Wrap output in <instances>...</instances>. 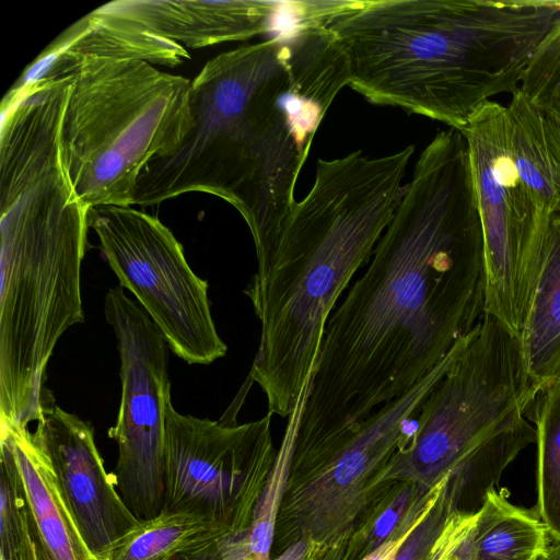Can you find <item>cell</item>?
<instances>
[{"label":"cell","instance_id":"cell-1","mask_svg":"<svg viewBox=\"0 0 560 560\" xmlns=\"http://www.w3.org/2000/svg\"><path fill=\"white\" fill-rule=\"evenodd\" d=\"M327 319L287 431L293 455L329 452L422 382L483 317L482 225L462 131L439 132L376 244Z\"/></svg>","mask_w":560,"mask_h":560},{"label":"cell","instance_id":"cell-2","mask_svg":"<svg viewBox=\"0 0 560 560\" xmlns=\"http://www.w3.org/2000/svg\"><path fill=\"white\" fill-rule=\"evenodd\" d=\"M415 147L382 158L362 150L319 159L315 180L294 201L269 257L244 290L260 322L249 378L268 412L290 418L302 406L328 317L374 248L405 194Z\"/></svg>","mask_w":560,"mask_h":560},{"label":"cell","instance_id":"cell-3","mask_svg":"<svg viewBox=\"0 0 560 560\" xmlns=\"http://www.w3.org/2000/svg\"><path fill=\"white\" fill-rule=\"evenodd\" d=\"M560 0H358L327 25L370 103L464 129L493 95L518 89Z\"/></svg>","mask_w":560,"mask_h":560},{"label":"cell","instance_id":"cell-4","mask_svg":"<svg viewBox=\"0 0 560 560\" xmlns=\"http://www.w3.org/2000/svg\"><path fill=\"white\" fill-rule=\"evenodd\" d=\"M285 34L210 59L191 81L192 127L172 154L140 173L135 205L200 191L222 198L252 233L257 264L270 255L305 158L283 105Z\"/></svg>","mask_w":560,"mask_h":560},{"label":"cell","instance_id":"cell-5","mask_svg":"<svg viewBox=\"0 0 560 560\" xmlns=\"http://www.w3.org/2000/svg\"><path fill=\"white\" fill-rule=\"evenodd\" d=\"M89 211L59 147L31 143L0 159V425L52 410L45 387L55 346L84 320L81 265Z\"/></svg>","mask_w":560,"mask_h":560},{"label":"cell","instance_id":"cell-6","mask_svg":"<svg viewBox=\"0 0 560 560\" xmlns=\"http://www.w3.org/2000/svg\"><path fill=\"white\" fill-rule=\"evenodd\" d=\"M534 392L518 336L485 314L427 397L411 438L389 459L381 482L430 490L452 477L459 509L476 512L506 467L536 443V429L524 416Z\"/></svg>","mask_w":560,"mask_h":560},{"label":"cell","instance_id":"cell-7","mask_svg":"<svg viewBox=\"0 0 560 560\" xmlns=\"http://www.w3.org/2000/svg\"><path fill=\"white\" fill-rule=\"evenodd\" d=\"M60 141L81 202L131 207L141 171L192 127L191 82L142 60L89 56L72 72Z\"/></svg>","mask_w":560,"mask_h":560},{"label":"cell","instance_id":"cell-8","mask_svg":"<svg viewBox=\"0 0 560 560\" xmlns=\"http://www.w3.org/2000/svg\"><path fill=\"white\" fill-rule=\"evenodd\" d=\"M466 339L411 390L364 420L338 448L289 468L279 527L294 542L306 541L305 560H320L328 551L345 547L363 513L389 486L381 483V472L411 438V423L462 352Z\"/></svg>","mask_w":560,"mask_h":560},{"label":"cell","instance_id":"cell-9","mask_svg":"<svg viewBox=\"0 0 560 560\" xmlns=\"http://www.w3.org/2000/svg\"><path fill=\"white\" fill-rule=\"evenodd\" d=\"M460 131L483 233L485 313L518 336L552 214L518 177L510 152L506 106L486 102Z\"/></svg>","mask_w":560,"mask_h":560},{"label":"cell","instance_id":"cell-10","mask_svg":"<svg viewBox=\"0 0 560 560\" xmlns=\"http://www.w3.org/2000/svg\"><path fill=\"white\" fill-rule=\"evenodd\" d=\"M89 224L119 285L131 292L171 351L188 364H210L225 355L208 282L192 271L167 226L145 212L119 206L91 208Z\"/></svg>","mask_w":560,"mask_h":560},{"label":"cell","instance_id":"cell-11","mask_svg":"<svg viewBox=\"0 0 560 560\" xmlns=\"http://www.w3.org/2000/svg\"><path fill=\"white\" fill-rule=\"evenodd\" d=\"M104 314L120 359L121 395L108 434L118 446L117 490L131 513L149 520L164 504L165 424L171 400L170 347L144 310L120 285L108 289Z\"/></svg>","mask_w":560,"mask_h":560},{"label":"cell","instance_id":"cell-12","mask_svg":"<svg viewBox=\"0 0 560 560\" xmlns=\"http://www.w3.org/2000/svg\"><path fill=\"white\" fill-rule=\"evenodd\" d=\"M271 417L238 424L179 413L165 424L162 511L207 514L230 532L250 526L254 506L276 462Z\"/></svg>","mask_w":560,"mask_h":560},{"label":"cell","instance_id":"cell-13","mask_svg":"<svg viewBox=\"0 0 560 560\" xmlns=\"http://www.w3.org/2000/svg\"><path fill=\"white\" fill-rule=\"evenodd\" d=\"M35 441L46 454L83 539L102 560L139 520L107 474L92 425L58 406L37 422Z\"/></svg>","mask_w":560,"mask_h":560},{"label":"cell","instance_id":"cell-14","mask_svg":"<svg viewBox=\"0 0 560 560\" xmlns=\"http://www.w3.org/2000/svg\"><path fill=\"white\" fill-rule=\"evenodd\" d=\"M280 3L267 0H117L96 10L185 48H201L246 40L267 32Z\"/></svg>","mask_w":560,"mask_h":560},{"label":"cell","instance_id":"cell-15","mask_svg":"<svg viewBox=\"0 0 560 560\" xmlns=\"http://www.w3.org/2000/svg\"><path fill=\"white\" fill-rule=\"evenodd\" d=\"M89 56L166 67H176L190 58L182 45L95 9L56 37L24 69L5 96H14L40 80L68 77Z\"/></svg>","mask_w":560,"mask_h":560},{"label":"cell","instance_id":"cell-16","mask_svg":"<svg viewBox=\"0 0 560 560\" xmlns=\"http://www.w3.org/2000/svg\"><path fill=\"white\" fill-rule=\"evenodd\" d=\"M284 34L289 86L283 105L299 150L307 159L327 109L351 82V61L343 43L325 24L299 25Z\"/></svg>","mask_w":560,"mask_h":560},{"label":"cell","instance_id":"cell-17","mask_svg":"<svg viewBox=\"0 0 560 560\" xmlns=\"http://www.w3.org/2000/svg\"><path fill=\"white\" fill-rule=\"evenodd\" d=\"M14 454L44 547L51 560H102L91 551L50 463L28 427L1 425Z\"/></svg>","mask_w":560,"mask_h":560},{"label":"cell","instance_id":"cell-18","mask_svg":"<svg viewBox=\"0 0 560 560\" xmlns=\"http://www.w3.org/2000/svg\"><path fill=\"white\" fill-rule=\"evenodd\" d=\"M518 338L524 366L534 390L560 377V207L549 222L537 278Z\"/></svg>","mask_w":560,"mask_h":560},{"label":"cell","instance_id":"cell-19","mask_svg":"<svg viewBox=\"0 0 560 560\" xmlns=\"http://www.w3.org/2000/svg\"><path fill=\"white\" fill-rule=\"evenodd\" d=\"M510 152L518 177L549 214L560 207V125L520 90L506 106Z\"/></svg>","mask_w":560,"mask_h":560},{"label":"cell","instance_id":"cell-20","mask_svg":"<svg viewBox=\"0 0 560 560\" xmlns=\"http://www.w3.org/2000/svg\"><path fill=\"white\" fill-rule=\"evenodd\" d=\"M552 537L536 506L513 504L503 490H489L459 547L462 560H537Z\"/></svg>","mask_w":560,"mask_h":560},{"label":"cell","instance_id":"cell-21","mask_svg":"<svg viewBox=\"0 0 560 560\" xmlns=\"http://www.w3.org/2000/svg\"><path fill=\"white\" fill-rule=\"evenodd\" d=\"M230 532L215 518L194 511H161L139 521L115 541L105 560H175L205 551Z\"/></svg>","mask_w":560,"mask_h":560},{"label":"cell","instance_id":"cell-22","mask_svg":"<svg viewBox=\"0 0 560 560\" xmlns=\"http://www.w3.org/2000/svg\"><path fill=\"white\" fill-rule=\"evenodd\" d=\"M537 444L536 509L552 541L560 540V377L538 387L525 412Z\"/></svg>","mask_w":560,"mask_h":560},{"label":"cell","instance_id":"cell-23","mask_svg":"<svg viewBox=\"0 0 560 560\" xmlns=\"http://www.w3.org/2000/svg\"><path fill=\"white\" fill-rule=\"evenodd\" d=\"M0 560H51L44 547L22 477L0 438Z\"/></svg>","mask_w":560,"mask_h":560},{"label":"cell","instance_id":"cell-24","mask_svg":"<svg viewBox=\"0 0 560 560\" xmlns=\"http://www.w3.org/2000/svg\"><path fill=\"white\" fill-rule=\"evenodd\" d=\"M427 491L413 483H390L354 526L345 545L342 560H363L376 550Z\"/></svg>","mask_w":560,"mask_h":560},{"label":"cell","instance_id":"cell-25","mask_svg":"<svg viewBox=\"0 0 560 560\" xmlns=\"http://www.w3.org/2000/svg\"><path fill=\"white\" fill-rule=\"evenodd\" d=\"M520 90L560 125V18L537 46Z\"/></svg>","mask_w":560,"mask_h":560},{"label":"cell","instance_id":"cell-26","mask_svg":"<svg viewBox=\"0 0 560 560\" xmlns=\"http://www.w3.org/2000/svg\"><path fill=\"white\" fill-rule=\"evenodd\" d=\"M458 506V488L452 477L436 502L398 550L394 560H425Z\"/></svg>","mask_w":560,"mask_h":560},{"label":"cell","instance_id":"cell-27","mask_svg":"<svg viewBox=\"0 0 560 560\" xmlns=\"http://www.w3.org/2000/svg\"><path fill=\"white\" fill-rule=\"evenodd\" d=\"M450 477L427 491L411 508L389 538L363 560H394L398 550L436 502Z\"/></svg>","mask_w":560,"mask_h":560},{"label":"cell","instance_id":"cell-28","mask_svg":"<svg viewBox=\"0 0 560 560\" xmlns=\"http://www.w3.org/2000/svg\"><path fill=\"white\" fill-rule=\"evenodd\" d=\"M218 546L221 560H260L250 548V526L229 532Z\"/></svg>","mask_w":560,"mask_h":560},{"label":"cell","instance_id":"cell-29","mask_svg":"<svg viewBox=\"0 0 560 560\" xmlns=\"http://www.w3.org/2000/svg\"><path fill=\"white\" fill-rule=\"evenodd\" d=\"M307 555V544L305 540H299L291 544L277 560H305Z\"/></svg>","mask_w":560,"mask_h":560},{"label":"cell","instance_id":"cell-30","mask_svg":"<svg viewBox=\"0 0 560 560\" xmlns=\"http://www.w3.org/2000/svg\"><path fill=\"white\" fill-rule=\"evenodd\" d=\"M175 560H221L218 544L199 553L184 556Z\"/></svg>","mask_w":560,"mask_h":560},{"label":"cell","instance_id":"cell-31","mask_svg":"<svg viewBox=\"0 0 560 560\" xmlns=\"http://www.w3.org/2000/svg\"><path fill=\"white\" fill-rule=\"evenodd\" d=\"M537 560H560V540L552 541Z\"/></svg>","mask_w":560,"mask_h":560},{"label":"cell","instance_id":"cell-32","mask_svg":"<svg viewBox=\"0 0 560 560\" xmlns=\"http://www.w3.org/2000/svg\"><path fill=\"white\" fill-rule=\"evenodd\" d=\"M343 548L345 547H338L328 551L320 560H342Z\"/></svg>","mask_w":560,"mask_h":560}]
</instances>
